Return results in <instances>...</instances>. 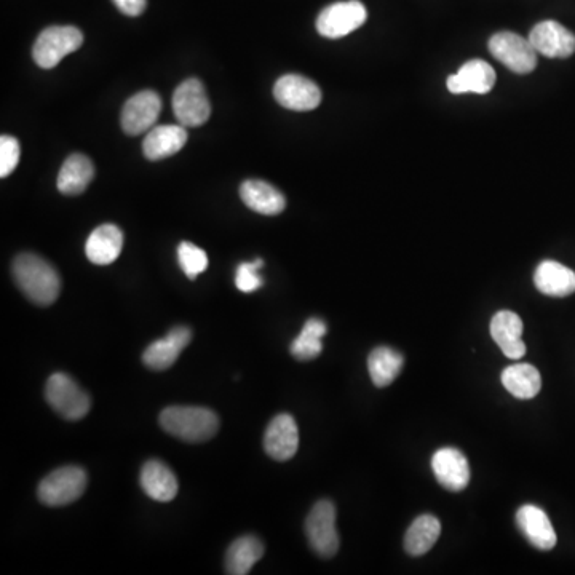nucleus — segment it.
<instances>
[{
	"label": "nucleus",
	"instance_id": "7c9ffc66",
	"mask_svg": "<svg viewBox=\"0 0 575 575\" xmlns=\"http://www.w3.org/2000/svg\"><path fill=\"white\" fill-rule=\"evenodd\" d=\"M264 266L262 259H256L253 262H242L238 266L235 274V285L242 293H253L264 285V280L259 277L258 270Z\"/></svg>",
	"mask_w": 575,
	"mask_h": 575
},
{
	"label": "nucleus",
	"instance_id": "f03ea898",
	"mask_svg": "<svg viewBox=\"0 0 575 575\" xmlns=\"http://www.w3.org/2000/svg\"><path fill=\"white\" fill-rule=\"evenodd\" d=\"M165 432L187 443H203L215 437L219 419L211 409L200 406H170L160 414Z\"/></svg>",
	"mask_w": 575,
	"mask_h": 575
},
{
	"label": "nucleus",
	"instance_id": "6e6552de",
	"mask_svg": "<svg viewBox=\"0 0 575 575\" xmlns=\"http://www.w3.org/2000/svg\"><path fill=\"white\" fill-rule=\"evenodd\" d=\"M368 20V12L360 0L336 2L326 7L317 18V31L326 39H341L357 31Z\"/></svg>",
	"mask_w": 575,
	"mask_h": 575
},
{
	"label": "nucleus",
	"instance_id": "f3484780",
	"mask_svg": "<svg viewBox=\"0 0 575 575\" xmlns=\"http://www.w3.org/2000/svg\"><path fill=\"white\" fill-rule=\"evenodd\" d=\"M516 524L529 544L539 550H552L556 545V532L547 513L536 505H523L516 512Z\"/></svg>",
	"mask_w": 575,
	"mask_h": 575
},
{
	"label": "nucleus",
	"instance_id": "f257e3e1",
	"mask_svg": "<svg viewBox=\"0 0 575 575\" xmlns=\"http://www.w3.org/2000/svg\"><path fill=\"white\" fill-rule=\"evenodd\" d=\"M13 277L24 296L37 306H52L61 291L58 270L37 254L23 253L13 261Z\"/></svg>",
	"mask_w": 575,
	"mask_h": 575
},
{
	"label": "nucleus",
	"instance_id": "9b49d317",
	"mask_svg": "<svg viewBox=\"0 0 575 575\" xmlns=\"http://www.w3.org/2000/svg\"><path fill=\"white\" fill-rule=\"evenodd\" d=\"M162 112L160 96L151 90L136 93L125 103L120 117L123 131L130 136L143 135L154 128Z\"/></svg>",
	"mask_w": 575,
	"mask_h": 575
},
{
	"label": "nucleus",
	"instance_id": "1a4fd4ad",
	"mask_svg": "<svg viewBox=\"0 0 575 575\" xmlns=\"http://www.w3.org/2000/svg\"><path fill=\"white\" fill-rule=\"evenodd\" d=\"M173 112L179 125L186 128L200 127L211 115L207 92L199 79H187L176 88L173 95Z\"/></svg>",
	"mask_w": 575,
	"mask_h": 575
},
{
	"label": "nucleus",
	"instance_id": "b1692460",
	"mask_svg": "<svg viewBox=\"0 0 575 575\" xmlns=\"http://www.w3.org/2000/svg\"><path fill=\"white\" fill-rule=\"evenodd\" d=\"M95 178V167L87 155L74 154L66 159L58 175V191L64 195H79Z\"/></svg>",
	"mask_w": 575,
	"mask_h": 575
},
{
	"label": "nucleus",
	"instance_id": "dca6fc26",
	"mask_svg": "<svg viewBox=\"0 0 575 575\" xmlns=\"http://www.w3.org/2000/svg\"><path fill=\"white\" fill-rule=\"evenodd\" d=\"M446 85H448L449 92L454 95H464V93L486 95L496 85V71L486 61H468L457 74L448 77Z\"/></svg>",
	"mask_w": 575,
	"mask_h": 575
},
{
	"label": "nucleus",
	"instance_id": "4468645a",
	"mask_svg": "<svg viewBox=\"0 0 575 575\" xmlns=\"http://www.w3.org/2000/svg\"><path fill=\"white\" fill-rule=\"evenodd\" d=\"M192 331L187 326H175L165 338L152 342L143 353V363L152 371H165L175 365L179 355L191 344Z\"/></svg>",
	"mask_w": 575,
	"mask_h": 575
},
{
	"label": "nucleus",
	"instance_id": "cd10ccee",
	"mask_svg": "<svg viewBox=\"0 0 575 575\" xmlns=\"http://www.w3.org/2000/svg\"><path fill=\"white\" fill-rule=\"evenodd\" d=\"M441 534V524L437 516H417L409 526L405 536V550L411 556H422L432 550Z\"/></svg>",
	"mask_w": 575,
	"mask_h": 575
},
{
	"label": "nucleus",
	"instance_id": "423d86ee",
	"mask_svg": "<svg viewBox=\"0 0 575 575\" xmlns=\"http://www.w3.org/2000/svg\"><path fill=\"white\" fill-rule=\"evenodd\" d=\"M306 536L310 548L322 558H333L339 550L336 528V507L331 500H318L306 520Z\"/></svg>",
	"mask_w": 575,
	"mask_h": 575
},
{
	"label": "nucleus",
	"instance_id": "393cba45",
	"mask_svg": "<svg viewBox=\"0 0 575 575\" xmlns=\"http://www.w3.org/2000/svg\"><path fill=\"white\" fill-rule=\"evenodd\" d=\"M405 365V357L398 350L381 345L369 353L368 369L371 381L382 389L397 379Z\"/></svg>",
	"mask_w": 575,
	"mask_h": 575
},
{
	"label": "nucleus",
	"instance_id": "2eb2a0df",
	"mask_svg": "<svg viewBox=\"0 0 575 575\" xmlns=\"http://www.w3.org/2000/svg\"><path fill=\"white\" fill-rule=\"evenodd\" d=\"M432 468L438 483L448 491H464L470 483V465L459 449H438L432 457Z\"/></svg>",
	"mask_w": 575,
	"mask_h": 575
},
{
	"label": "nucleus",
	"instance_id": "6ab92c4d",
	"mask_svg": "<svg viewBox=\"0 0 575 575\" xmlns=\"http://www.w3.org/2000/svg\"><path fill=\"white\" fill-rule=\"evenodd\" d=\"M187 131L183 125H160L147 131L143 152L149 160H162L178 154L187 143Z\"/></svg>",
	"mask_w": 575,
	"mask_h": 575
},
{
	"label": "nucleus",
	"instance_id": "412c9836",
	"mask_svg": "<svg viewBox=\"0 0 575 575\" xmlns=\"http://www.w3.org/2000/svg\"><path fill=\"white\" fill-rule=\"evenodd\" d=\"M240 197L246 207L259 215L277 216L286 207L285 195L266 181L259 179L245 181L240 187Z\"/></svg>",
	"mask_w": 575,
	"mask_h": 575
},
{
	"label": "nucleus",
	"instance_id": "39448f33",
	"mask_svg": "<svg viewBox=\"0 0 575 575\" xmlns=\"http://www.w3.org/2000/svg\"><path fill=\"white\" fill-rule=\"evenodd\" d=\"M45 398L56 413L68 421H80L92 408V400L84 389H80L71 376L55 373L48 379Z\"/></svg>",
	"mask_w": 575,
	"mask_h": 575
},
{
	"label": "nucleus",
	"instance_id": "ddd939ff",
	"mask_svg": "<svg viewBox=\"0 0 575 575\" xmlns=\"http://www.w3.org/2000/svg\"><path fill=\"white\" fill-rule=\"evenodd\" d=\"M299 430L298 424L291 414H278L267 425L264 435V449L266 453L278 462L293 459L298 453Z\"/></svg>",
	"mask_w": 575,
	"mask_h": 575
},
{
	"label": "nucleus",
	"instance_id": "0eeeda50",
	"mask_svg": "<svg viewBox=\"0 0 575 575\" xmlns=\"http://www.w3.org/2000/svg\"><path fill=\"white\" fill-rule=\"evenodd\" d=\"M489 52L516 74H529L534 71L539 55L529 39L510 31L494 34L489 40Z\"/></svg>",
	"mask_w": 575,
	"mask_h": 575
},
{
	"label": "nucleus",
	"instance_id": "2f4dec72",
	"mask_svg": "<svg viewBox=\"0 0 575 575\" xmlns=\"http://www.w3.org/2000/svg\"><path fill=\"white\" fill-rule=\"evenodd\" d=\"M20 141L13 136L4 135L0 138V176L7 178L20 163Z\"/></svg>",
	"mask_w": 575,
	"mask_h": 575
},
{
	"label": "nucleus",
	"instance_id": "a878e982",
	"mask_svg": "<svg viewBox=\"0 0 575 575\" xmlns=\"http://www.w3.org/2000/svg\"><path fill=\"white\" fill-rule=\"evenodd\" d=\"M264 556V544L258 537L243 536L232 542L226 555V572L230 575L250 574L254 564Z\"/></svg>",
	"mask_w": 575,
	"mask_h": 575
},
{
	"label": "nucleus",
	"instance_id": "20e7f679",
	"mask_svg": "<svg viewBox=\"0 0 575 575\" xmlns=\"http://www.w3.org/2000/svg\"><path fill=\"white\" fill-rule=\"evenodd\" d=\"M84 44V34L74 26H50L40 32L32 48V56L37 66L53 69L64 56L77 52Z\"/></svg>",
	"mask_w": 575,
	"mask_h": 575
},
{
	"label": "nucleus",
	"instance_id": "aec40b11",
	"mask_svg": "<svg viewBox=\"0 0 575 575\" xmlns=\"http://www.w3.org/2000/svg\"><path fill=\"white\" fill-rule=\"evenodd\" d=\"M123 248V232L115 224L96 227L85 245L88 261L96 266H109L119 258Z\"/></svg>",
	"mask_w": 575,
	"mask_h": 575
},
{
	"label": "nucleus",
	"instance_id": "473e14b6",
	"mask_svg": "<svg viewBox=\"0 0 575 575\" xmlns=\"http://www.w3.org/2000/svg\"><path fill=\"white\" fill-rule=\"evenodd\" d=\"M120 12L128 16H139L146 10L147 0H114Z\"/></svg>",
	"mask_w": 575,
	"mask_h": 575
},
{
	"label": "nucleus",
	"instance_id": "f8f14e48",
	"mask_svg": "<svg viewBox=\"0 0 575 575\" xmlns=\"http://www.w3.org/2000/svg\"><path fill=\"white\" fill-rule=\"evenodd\" d=\"M529 42L539 55L569 58L575 52V36L558 21H542L532 28Z\"/></svg>",
	"mask_w": 575,
	"mask_h": 575
},
{
	"label": "nucleus",
	"instance_id": "c85d7f7f",
	"mask_svg": "<svg viewBox=\"0 0 575 575\" xmlns=\"http://www.w3.org/2000/svg\"><path fill=\"white\" fill-rule=\"evenodd\" d=\"M326 333H328V325L323 320L309 318L302 326L301 334L291 344V355L299 361L314 360L322 353V339L325 338Z\"/></svg>",
	"mask_w": 575,
	"mask_h": 575
},
{
	"label": "nucleus",
	"instance_id": "c756f323",
	"mask_svg": "<svg viewBox=\"0 0 575 575\" xmlns=\"http://www.w3.org/2000/svg\"><path fill=\"white\" fill-rule=\"evenodd\" d=\"M179 266L191 280L203 274L208 267V256L202 248L191 242H183L178 246Z\"/></svg>",
	"mask_w": 575,
	"mask_h": 575
},
{
	"label": "nucleus",
	"instance_id": "bb28decb",
	"mask_svg": "<svg viewBox=\"0 0 575 575\" xmlns=\"http://www.w3.org/2000/svg\"><path fill=\"white\" fill-rule=\"evenodd\" d=\"M502 384L505 389L512 393L513 397L520 400H531L539 395L542 389V377L539 371L529 363H518L508 366L502 373Z\"/></svg>",
	"mask_w": 575,
	"mask_h": 575
},
{
	"label": "nucleus",
	"instance_id": "4be33fe9",
	"mask_svg": "<svg viewBox=\"0 0 575 575\" xmlns=\"http://www.w3.org/2000/svg\"><path fill=\"white\" fill-rule=\"evenodd\" d=\"M141 486L151 499L157 502H171L178 494V480L175 473L162 460H147L141 470Z\"/></svg>",
	"mask_w": 575,
	"mask_h": 575
},
{
	"label": "nucleus",
	"instance_id": "5701e85b",
	"mask_svg": "<svg viewBox=\"0 0 575 575\" xmlns=\"http://www.w3.org/2000/svg\"><path fill=\"white\" fill-rule=\"evenodd\" d=\"M537 290L552 298H566L575 293V272L560 262H540L534 274Z\"/></svg>",
	"mask_w": 575,
	"mask_h": 575
},
{
	"label": "nucleus",
	"instance_id": "a211bd4d",
	"mask_svg": "<svg viewBox=\"0 0 575 575\" xmlns=\"http://www.w3.org/2000/svg\"><path fill=\"white\" fill-rule=\"evenodd\" d=\"M491 336L505 357L520 360L526 353L523 339V320L512 310H500L491 320Z\"/></svg>",
	"mask_w": 575,
	"mask_h": 575
},
{
	"label": "nucleus",
	"instance_id": "7ed1b4c3",
	"mask_svg": "<svg viewBox=\"0 0 575 575\" xmlns=\"http://www.w3.org/2000/svg\"><path fill=\"white\" fill-rule=\"evenodd\" d=\"M87 489V473L84 468L66 465L45 476L40 481L37 496L48 507H64L84 496Z\"/></svg>",
	"mask_w": 575,
	"mask_h": 575
},
{
	"label": "nucleus",
	"instance_id": "9d476101",
	"mask_svg": "<svg viewBox=\"0 0 575 575\" xmlns=\"http://www.w3.org/2000/svg\"><path fill=\"white\" fill-rule=\"evenodd\" d=\"M275 100L291 111H314L322 103V92L315 82L298 74L280 77L274 87Z\"/></svg>",
	"mask_w": 575,
	"mask_h": 575
}]
</instances>
